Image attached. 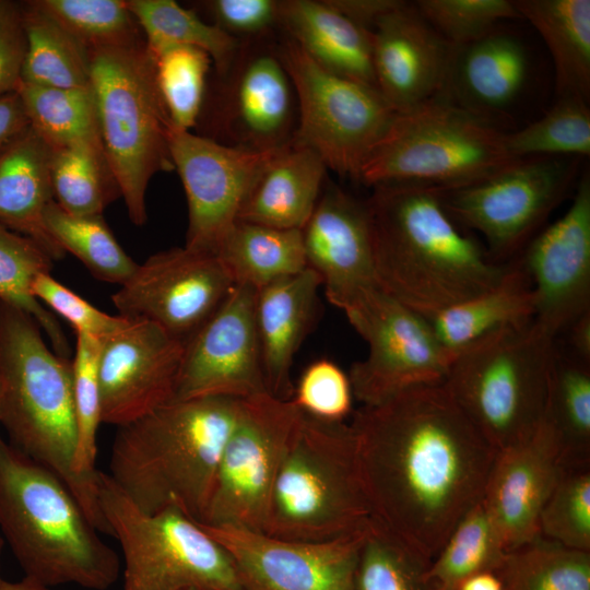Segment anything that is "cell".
<instances>
[{"instance_id":"e575fe53","label":"cell","mask_w":590,"mask_h":590,"mask_svg":"<svg viewBox=\"0 0 590 590\" xmlns=\"http://www.w3.org/2000/svg\"><path fill=\"white\" fill-rule=\"evenodd\" d=\"M126 4L150 51L172 45L196 47L211 57L216 73L224 71L238 51L239 42L174 0H127Z\"/></svg>"},{"instance_id":"1f68e13d","label":"cell","mask_w":590,"mask_h":590,"mask_svg":"<svg viewBox=\"0 0 590 590\" xmlns=\"http://www.w3.org/2000/svg\"><path fill=\"white\" fill-rule=\"evenodd\" d=\"M215 255L234 285L257 291L307 269L300 229L276 228L236 221Z\"/></svg>"},{"instance_id":"f35d334b","label":"cell","mask_w":590,"mask_h":590,"mask_svg":"<svg viewBox=\"0 0 590 590\" xmlns=\"http://www.w3.org/2000/svg\"><path fill=\"white\" fill-rule=\"evenodd\" d=\"M494 573L503 590H590V552L538 536L508 551Z\"/></svg>"},{"instance_id":"4dcf8cb0","label":"cell","mask_w":590,"mask_h":590,"mask_svg":"<svg viewBox=\"0 0 590 590\" xmlns=\"http://www.w3.org/2000/svg\"><path fill=\"white\" fill-rule=\"evenodd\" d=\"M553 59L557 97L590 96V0H516Z\"/></svg>"},{"instance_id":"7402d4cb","label":"cell","mask_w":590,"mask_h":590,"mask_svg":"<svg viewBox=\"0 0 590 590\" xmlns=\"http://www.w3.org/2000/svg\"><path fill=\"white\" fill-rule=\"evenodd\" d=\"M300 235L307 268L320 278L332 305L340 308L359 290L377 284L365 201L326 180Z\"/></svg>"},{"instance_id":"6f0895ef","label":"cell","mask_w":590,"mask_h":590,"mask_svg":"<svg viewBox=\"0 0 590 590\" xmlns=\"http://www.w3.org/2000/svg\"><path fill=\"white\" fill-rule=\"evenodd\" d=\"M457 590H503V586L494 571H482L463 580Z\"/></svg>"},{"instance_id":"681fc988","label":"cell","mask_w":590,"mask_h":590,"mask_svg":"<svg viewBox=\"0 0 590 590\" xmlns=\"http://www.w3.org/2000/svg\"><path fill=\"white\" fill-rule=\"evenodd\" d=\"M349 374L330 359L309 364L294 385L291 401L305 415L324 422H344L353 412Z\"/></svg>"},{"instance_id":"f6af8a7d","label":"cell","mask_w":590,"mask_h":590,"mask_svg":"<svg viewBox=\"0 0 590 590\" xmlns=\"http://www.w3.org/2000/svg\"><path fill=\"white\" fill-rule=\"evenodd\" d=\"M87 50L134 46L143 33L121 0H34Z\"/></svg>"},{"instance_id":"d590c367","label":"cell","mask_w":590,"mask_h":590,"mask_svg":"<svg viewBox=\"0 0 590 590\" xmlns=\"http://www.w3.org/2000/svg\"><path fill=\"white\" fill-rule=\"evenodd\" d=\"M507 553L482 499L458 521L430 560L427 580L432 590H457L467 578L495 571Z\"/></svg>"},{"instance_id":"9c48e42d","label":"cell","mask_w":590,"mask_h":590,"mask_svg":"<svg viewBox=\"0 0 590 590\" xmlns=\"http://www.w3.org/2000/svg\"><path fill=\"white\" fill-rule=\"evenodd\" d=\"M514 160L504 132L439 94L397 113L357 181L442 190L482 179Z\"/></svg>"},{"instance_id":"8992f818","label":"cell","mask_w":590,"mask_h":590,"mask_svg":"<svg viewBox=\"0 0 590 590\" xmlns=\"http://www.w3.org/2000/svg\"><path fill=\"white\" fill-rule=\"evenodd\" d=\"M371 519L351 425L303 413L275 476L263 532L322 542L362 531Z\"/></svg>"},{"instance_id":"b9f144b4","label":"cell","mask_w":590,"mask_h":590,"mask_svg":"<svg viewBox=\"0 0 590 590\" xmlns=\"http://www.w3.org/2000/svg\"><path fill=\"white\" fill-rule=\"evenodd\" d=\"M149 52L156 85L173 126L190 131L197 126L203 106L213 67L211 57L202 49L181 45Z\"/></svg>"},{"instance_id":"d6986e66","label":"cell","mask_w":590,"mask_h":590,"mask_svg":"<svg viewBox=\"0 0 590 590\" xmlns=\"http://www.w3.org/2000/svg\"><path fill=\"white\" fill-rule=\"evenodd\" d=\"M257 290L234 285L216 310L185 341L174 400L266 393L255 321Z\"/></svg>"},{"instance_id":"680465c9","label":"cell","mask_w":590,"mask_h":590,"mask_svg":"<svg viewBox=\"0 0 590 590\" xmlns=\"http://www.w3.org/2000/svg\"><path fill=\"white\" fill-rule=\"evenodd\" d=\"M0 590H48L43 587H39L26 579H22L17 582L4 581Z\"/></svg>"},{"instance_id":"9a60e30c","label":"cell","mask_w":590,"mask_h":590,"mask_svg":"<svg viewBox=\"0 0 590 590\" xmlns=\"http://www.w3.org/2000/svg\"><path fill=\"white\" fill-rule=\"evenodd\" d=\"M302 414L268 392L240 400L201 523L264 531L275 476Z\"/></svg>"},{"instance_id":"60d3db41","label":"cell","mask_w":590,"mask_h":590,"mask_svg":"<svg viewBox=\"0 0 590 590\" xmlns=\"http://www.w3.org/2000/svg\"><path fill=\"white\" fill-rule=\"evenodd\" d=\"M51 238L76 257L97 279L123 284L138 263L119 245L102 215H73L52 200L44 214Z\"/></svg>"},{"instance_id":"8fae6325","label":"cell","mask_w":590,"mask_h":590,"mask_svg":"<svg viewBox=\"0 0 590 590\" xmlns=\"http://www.w3.org/2000/svg\"><path fill=\"white\" fill-rule=\"evenodd\" d=\"M582 160L516 158L482 179L438 191L450 217L484 237L485 251L494 262L508 263L575 190Z\"/></svg>"},{"instance_id":"c3c4849f","label":"cell","mask_w":590,"mask_h":590,"mask_svg":"<svg viewBox=\"0 0 590 590\" xmlns=\"http://www.w3.org/2000/svg\"><path fill=\"white\" fill-rule=\"evenodd\" d=\"M413 3L452 47L489 33L502 22L521 19L510 0H417Z\"/></svg>"},{"instance_id":"816d5d0a","label":"cell","mask_w":590,"mask_h":590,"mask_svg":"<svg viewBox=\"0 0 590 590\" xmlns=\"http://www.w3.org/2000/svg\"><path fill=\"white\" fill-rule=\"evenodd\" d=\"M32 295L43 305L66 319L76 334H86L104 340L121 329L128 318L108 315L82 298L49 272L37 274L31 284Z\"/></svg>"},{"instance_id":"ee69618b","label":"cell","mask_w":590,"mask_h":590,"mask_svg":"<svg viewBox=\"0 0 590 590\" xmlns=\"http://www.w3.org/2000/svg\"><path fill=\"white\" fill-rule=\"evenodd\" d=\"M514 158L529 156L590 155V109L577 97H557L539 120L512 133H505Z\"/></svg>"},{"instance_id":"f1b7e54d","label":"cell","mask_w":590,"mask_h":590,"mask_svg":"<svg viewBox=\"0 0 590 590\" xmlns=\"http://www.w3.org/2000/svg\"><path fill=\"white\" fill-rule=\"evenodd\" d=\"M282 31L322 69L376 87L371 32L328 0H283Z\"/></svg>"},{"instance_id":"f546056e","label":"cell","mask_w":590,"mask_h":590,"mask_svg":"<svg viewBox=\"0 0 590 590\" xmlns=\"http://www.w3.org/2000/svg\"><path fill=\"white\" fill-rule=\"evenodd\" d=\"M533 315L532 284L516 258L494 287L424 318L453 359L458 353L493 333L531 321Z\"/></svg>"},{"instance_id":"ffe728a7","label":"cell","mask_w":590,"mask_h":590,"mask_svg":"<svg viewBox=\"0 0 590 590\" xmlns=\"http://www.w3.org/2000/svg\"><path fill=\"white\" fill-rule=\"evenodd\" d=\"M199 523L228 552L245 590H353L359 550L370 526L335 540L311 542Z\"/></svg>"},{"instance_id":"d4e9b609","label":"cell","mask_w":590,"mask_h":590,"mask_svg":"<svg viewBox=\"0 0 590 590\" xmlns=\"http://www.w3.org/2000/svg\"><path fill=\"white\" fill-rule=\"evenodd\" d=\"M530 55L514 33L498 27L460 46H451L440 95L492 123L522 94L530 75Z\"/></svg>"},{"instance_id":"ba28073f","label":"cell","mask_w":590,"mask_h":590,"mask_svg":"<svg viewBox=\"0 0 590 590\" xmlns=\"http://www.w3.org/2000/svg\"><path fill=\"white\" fill-rule=\"evenodd\" d=\"M91 87L106 160L134 225L146 222V190L158 172L174 170L173 127L145 42L90 51Z\"/></svg>"},{"instance_id":"603a6c76","label":"cell","mask_w":590,"mask_h":590,"mask_svg":"<svg viewBox=\"0 0 590 590\" xmlns=\"http://www.w3.org/2000/svg\"><path fill=\"white\" fill-rule=\"evenodd\" d=\"M373 69L377 90L403 113L439 95L451 45L418 13L402 1L371 31Z\"/></svg>"},{"instance_id":"7c38bea8","label":"cell","mask_w":590,"mask_h":590,"mask_svg":"<svg viewBox=\"0 0 590 590\" xmlns=\"http://www.w3.org/2000/svg\"><path fill=\"white\" fill-rule=\"evenodd\" d=\"M281 34L241 42L229 66L210 75L198 134L255 152L293 143L298 106L280 51Z\"/></svg>"},{"instance_id":"d6a6232c","label":"cell","mask_w":590,"mask_h":590,"mask_svg":"<svg viewBox=\"0 0 590 590\" xmlns=\"http://www.w3.org/2000/svg\"><path fill=\"white\" fill-rule=\"evenodd\" d=\"M543 423L555 438L562 467L590 465V364L557 342Z\"/></svg>"},{"instance_id":"4316f807","label":"cell","mask_w":590,"mask_h":590,"mask_svg":"<svg viewBox=\"0 0 590 590\" xmlns=\"http://www.w3.org/2000/svg\"><path fill=\"white\" fill-rule=\"evenodd\" d=\"M50 157V144L31 126L0 154V225L34 240L51 260H60L66 252L44 221L54 200Z\"/></svg>"},{"instance_id":"bcb514c9","label":"cell","mask_w":590,"mask_h":590,"mask_svg":"<svg viewBox=\"0 0 590 590\" xmlns=\"http://www.w3.org/2000/svg\"><path fill=\"white\" fill-rule=\"evenodd\" d=\"M540 536L590 552V465L562 467L539 518Z\"/></svg>"},{"instance_id":"e0dca14e","label":"cell","mask_w":590,"mask_h":590,"mask_svg":"<svg viewBox=\"0 0 590 590\" xmlns=\"http://www.w3.org/2000/svg\"><path fill=\"white\" fill-rule=\"evenodd\" d=\"M168 144L187 199L185 246L215 253L258 177L278 151L234 148L174 126Z\"/></svg>"},{"instance_id":"83f0119b","label":"cell","mask_w":590,"mask_h":590,"mask_svg":"<svg viewBox=\"0 0 590 590\" xmlns=\"http://www.w3.org/2000/svg\"><path fill=\"white\" fill-rule=\"evenodd\" d=\"M327 166L312 150L292 143L278 151L264 167L237 220L302 229L326 182Z\"/></svg>"},{"instance_id":"ac0fdd59","label":"cell","mask_w":590,"mask_h":590,"mask_svg":"<svg viewBox=\"0 0 590 590\" xmlns=\"http://www.w3.org/2000/svg\"><path fill=\"white\" fill-rule=\"evenodd\" d=\"M534 295L532 323L557 340L590 311V174L581 172L566 212L517 257Z\"/></svg>"},{"instance_id":"91938a15","label":"cell","mask_w":590,"mask_h":590,"mask_svg":"<svg viewBox=\"0 0 590 590\" xmlns=\"http://www.w3.org/2000/svg\"><path fill=\"white\" fill-rule=\"evenodd\" d=\"M3 545H4V538L0 531V558H1V553H2V548H3ZM4 580L1 578V575H0V589L3 585Z\"/></svg>"},{"instance_id":"484cf974","label":"cell","mask_w":590,"mask_h":590,"mask_svg":"<svg viewBox=\"0 0 590 590\" xmlns=\"http://www.w3.org/2000/svg\"><path fill=\"white\" fill-rule=\"evenodd\" d=\"M320 286V278L307 268L256 293L255 321L266 388L278 399H292L291 368L311 328Z\"/></svg>"},{"instance_id":"7a4b0ae2","label":"cell","mask_w":590,"mask_h":590,"mask_svg":"<svg viewBox=\"0 0 590 590\" xmlns=\"http://www.w3.org/2000/svg\"><path fill=\"white\" fill-rule=\"evenodd\" d=\"M365 202L377 285L423 317L494 287L508 269L458 228L438 189L379 185Z\"/></svg>"},{"instance_id":"74e56055","label":"cell","mask_w":590,"mask_h":590,"mask_svg":"<svg viewBox=\"0 0 590 590\" xmlns=\"http://www.w3.org/2000/svg\"><path fill=\"white\" fill-rule=\"evenodd\" d=\"M50 177L55 202L73 215H102L120 196L101 145L51 146Z\"/></svg>"},{"instance_id":"277c9868","label":"cell","mask_w":590,"mask_h":590,"mask_svg":"<svg viewBox=\"0 0 590 590\" xmlns=\"http://www.w3.org/2000/svg\"><path fill=\"white\" fill-rule=\"evenodd\" d=\"M0 424L9 444L60 477L93 526L108 534L97 476L80 475L74 468L78 434L71 363L49 347L31 316L2 302Z\"/></svg>"},{"instance_id":"7bdbcfd3","label":"cell","mask_w":590,"mask_h":590,"mask_svg":"<svg viewBox=\"0 0 590 590\" xmlns=\"http://www.w3.org/2000/svg\"><path fill=\"white\" fill-rule=\"evenodd\" d=\"M430 560L374 518L359 550L353 590H432Z\"/></svg>"},{"instance_id":"6da1fadb","label":"cell","mask_w":590,"mask_h":590,"mask_svg":"<svg viewBox=\"0 0 590 590\" xmlns=\"http://www.w3.org/2000/svg\"><path fill=\"white\" fill-rule=\"evenodd\" d=\"M350 425L373 518L432 560L482 498L496 449L444 381L361 405Z\"/></svg>"},{"instance_id":"44dd1931","label":"cell","mask_w":590,"mask_h":590,"mask_svg":"<svg viewBox=\"0 0 590 590\" xmlns=\"http://www.w3.org/2000/svg\"><path fill=\"white\" fill-rule=\"evenodd\" d=\"M184 350V340L139 318L102 340V423L120 426L174 400Z\"/></svg>"},{"instance_id":"52a82bcc","label":"cell","mask_w":590,"mask_h":590,"mask_svg":"<svg viewBox=\"0 0 590 590\" xmlns=\"http://www.w3.org/2000/svg\"><path fill=\"white\" fill-rule=\"evenodd\" d=\"M555 350L556 340L531 320L453 357L444 384L497 452L529 439L541 425Z\"/></svg>"},{"instance_id":"f907efd6","label":"cell","mask_w":590,"mask_h":590,"mask_svg":"<svg viewBox=\"0 0 590 590\" xmlns=\"http://www.w3.org/2000/svg\"><path fill=\"white\" fill-rule=\"evenodd\" d=\"M283 0H208L198 8L208 22L237 42L281 34Z\"/></svg>"},{"instance_id":"db71d44e","label":"cell","mask_w":590,"mask_h":590,"mask_svg":"<svg viewBox=\"0 0 590 590\" xmlns=\"http://www.w3.org/2000/svg\"><path fill=\"white\" fill-rule=\"evenodd\" d=\"M338 12L357 26L371 32L377 22L397 8L400 0H328Z\"/></svg>"},{"instance_id":"8d00e7d4","label":"cell","mask_w":590,"mask_h":590,"mask_svg":"<svg viewBox=\"0 0 590 590\" xmlns=\"http://www.w3.org/2000/svg\"><path fill=\"white\" fill-rule=\"evenodd\" d=\"M19 93L31 127L50 146L88 143L103 146L93 90L49 87L20 82Z\"/></svg>"},{"instance_id":"7dc6e473","label":"cell","mask_w":590,"mask_h":590,"mask_svg":"<svg viewBox=\"0 0 590 590\" xmlns=\"http://www.w3.org/2000/svg\"><path fill=\"white\" fill-rule=\"evenodd\" d=\"M102 341L76 334L72 367V392L76 423L78 442L74 468L80 475L94 479L97 453L96 435L101 415L98 359Z\"/></svg>"},{"instance_id":"ab89813d","label":"cell","mask_w":590,"mask_h":590,"mask_svg":"<svg viewBox=\"0 0 590 590\" xmlns=\"http://www.w3.org/2000/svg\"><path fill=\"white\" fill-rule=\"evenodd\" d=\"M51 258L34 240L0 225V302L31 316L52 350L68 358L70 346L55 316L31 292L34 278L49 272Z\"/></svg>"},{"instance_id":"2e32d148","label":"cell","mask_w":590,"mask_h":590,"mask_svg":"<svg viewBox=\"0 0 590 590\" xmlns=\"http://www.w3.org/2000/svg\"><path fill=\"white\" fill-rule=\"evenodd\" d=\"M234 286L215 253L174 247L150 256L111 296L119 315L152 321L186 341Z\"/></svg>"},{"instance_id":"f5cc1de1","label":"cell","mask_w":590,"mask_h":590,"mask_svg":"<svg viewBox=\"0 0 590 590\" xmlns=\"http://www.w3.org/2000/svg\"><path fill=\"white\" fill-rule=\"evenodd\" d=\"M24 55L22 2L0 0V95L16 91Z\"/></svg>"},{"instance_id":"11a10c76","label":"cell","mask_w":590,"mask_h":590,"mask_svg":"<svg viewBox=\"0 0 590 590\" xmlns=\"http://www.w3.org/2000/svg\"><path fill=\"white\" fill-rule=\"evenodd\" d=\"M24 104L16 91L0 95V154L30 128Z\"/></svg>"},{"instance_id":"5b68a950","label":"cell","mask_w":590,"mask_h":590,"mask_svg":"<svg viewBox=\"0 0 590 590\" xmlns=\"http://www.w3.org/2000/svg\"><path fill=\"white\" fill-rule=\"evenodd\" d=\"M0 531L24 579L45 589L73 583L106 590L120 575L117 553L70 488L1 436Z\"/></svg>"},{"instance_id":"4fadbf2b","label":"cell","mask_w":590,"mask_h":590,"mask_svg":"<svg viewBox=\"0 0 590 590\" xmlns=\"http://www.w3.org/2000/svg\"><path fill=\"white\" fill-rule=\"evenodd\" d=\"M280 51L297 97L293 143L312 150L328 169L358 180L397 111L375 86L322 69L284 33Z\"/></svg>"},{"instance_id":"836d02e7","label":"cell","mask_w":590,"mask_h":590,"mask_svg":"<svg viewBox=\"0 0 590 590\" xmlns=\"http://www.w3.org/2000/svg\"><path fill=\"white\" fill-rule=\"evenodd\" d=\"M25 55L21 82L49 87L91 85L88 50L34 2H22Z\"/></svg>"},{"instance_id":"9f6ffc18","label":"cell","mask_w":590,"mask_h":590,"mask_svg":"<svg viewBox=\"0 0 590 590\" xmlns=\"http://www.w3.org/2000/svg\"><path fill=\"white\" fill-rule=\"evenodd\" d=\"M562 335L567 337L568 349L573 356L590 364V311L576 319Z\"/></svg>"},{"instance_id":"30bf717a","label":"cell","mask_w":590,"mask_h":590,"mask_svg":"<svg viewBox=\"0 0 590 590\" xmlns=\"http://www.w3.org/2000/svg\"><path fill=\"white\" fill-rule=\"evenodd\" d=\"M97 498L123 559V590H245L228 552L178 506L145 514L98 471Z\"/></svg>"},{"instance_id":"cb8c5ba5","label":"cell","mask_w":590,"mask_h":590,"mask_svg":"<svg viewBox=\"0 0 590 590\" xmlns=\"http://www.w3.org/2000/svg\"><path fill=\"white\" fill-rule=\"evenodd\" d=\"M560 469L543 421L529 439L497 452L481 499L507 552L540 536V514Z\"/></svg>"},{"instance_id":"5bb4252c","label":"cell","mask_w":590,"mask_h":590,"mask_svg":"<svg viewBox=\"0 0 590 590\" xmlns=\"http://www.w3.org/2000/svg\"><path fill=\"white\" fill-rule=\"evenodd\" d=\"M340 309L368 346L366 357L349 373L354 399L362 405L445 380L452 358L427 320L377 284L356 292Z\"/></svg>"},{"instance_id":"3957f363","label":"cell","mask_w":590,"mask_h":590,"mask_svg":"<svg viewBox=\"0 0 590 590\" xmlns=\"http://www.w3.org/2000/svg\"><path fill=\"white\" fill-rule=\"evenodd\" d=\"M240 400H172L118 427L109 477L145 514L178 506L203 522Z\"/></svg>"}]
</instances>
